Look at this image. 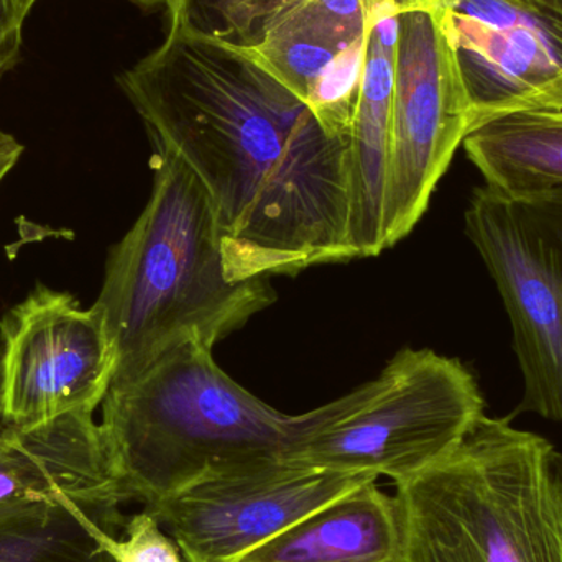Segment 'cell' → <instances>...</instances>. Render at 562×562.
<instances>
[{
	"label": "cell",
	"instance_id": "1",
	"mask_svg": "<svg viewBox=\"0 0 562 562\" xmlns=\"http://www.w3.org/2000/svg\"><path fill=\"white\" fill-rule=\"evenodd\" d=\"M117 82L155 150L206 190L231 280L356 259L350 137L330 134L250 53L168 20L161 45Z\"/></svg>",
	"mask_w": 562,
	"mask_h": 562
},
{
	"label": "cell",
	"instance_id": "2",
	"mask_svg": "<svg viewBox=\"0 0 562 562\" xmlns=\"http://www.w3.org/2000/svg\"><path fill=\"white\" fill-rule=\"evenodd\" d=\"M385 383L382 372L342 398L286 415L234 382L213 350L188 342L132 382L109 389L102 436L122 497L150 508L213 475L293 461Z\"/></svg>",
	"mask_w": 562,
	"mask_h": 562
},
{
	"label": "cell",
	"instance_id": "3",
	"mask_svg": "<svg viewBox=\"0 0 562 562\" xmlns=\"http://www.w3.org/2000/svg\"><path fill=\"white\" fill-rule=\"evenodd\" d=\"M150 200L112 249L95 306L115 353L112 385L188 342L213 347L276 301L270 279L227 276L210 196L173 155L155 150Z\"/></svg>",
	"mask_w": 562,
	"mask_h": 562
},
{
	"label": "cell",
	"instance_id": "4",
	"mask_svg": "<svg viewBox=\"0 0 562 562\" xmlns=\"http://www.w3.org/2000/svg\"><path fill=\"white\" fill-rule=\"evenodd\" d=\"M395 498L402 562H562V452L508 418L484 413Z\"/></svg>",
	"mask_w": 562,
	"mask_h": 562
},
{
	"label": "cell",
	"instance_id": "5",
	"mask_svg": "<svg viewBox=\"0 0 562 562\" xmlns=\"http://www.w3.org/2000/svg\"><path fill=\"white\" fill-rule=\"evenodd\" d=\"M465 234L497 284L524 376L517 412L562 422V187L477 188Z\"/></svg>",
	"mask_w": 562,
	"mask_h": 562
},
{
	"label": "cell",
	"instance_id": "6",
	"mask_svg": "<svg viewBox=\"0 0 562 562\" xmlns=\"http://www.w3.org/2000/svg\"><path fill=\"white\" fill-rule=\"evenodd\" d=\"M383 372L385 386L370 402L311 439L291 462L400 484L451 454L485 413L468 367L435 350H402Z\"/></svg>",
	"mask_w": 562,
	"mask_h": 562
},
{
	"label": "cell",
	"instance_id": "7",
	"mask_svg": "<svg viewBox=\"0 0 562 562\" xmlns=\"http://www.w3.org/2000/svg\"><path fill=\"white\" fill-rule=\"evenodd\" d=\"M471 131V101L438 0L406 7L398 13L383 194L386 249L422 220Z\"/></svg>",
	"mask_w": 562,
	"mask_h": 562
},
{
	"label": "cell",
	"instance_id": "8",
	"mask_svg": "<svg viewBox=\"0 0 562 562\" xmlns=\"http://www.w3.org/2000/svg\"><path fill=\"white\" fill-rule=\"evenodd\" d=\"M115 372L104 314L69 291L36 286L0 319V422L32 426L95 412Z\"/></svg>",
	"mask_w": 562,
	"mask_h": 562
},
{
	"label": "cell",
	"instance_id": "9",
	"mask_svg": "<svg viewBox=\"0 0 562 562\" xmlns=\"http://www.w3.org/2000/svg\"><path fill=\"white\" fill-rule=\"evenodd\" d=\"M375 477L280 461L203 479L145 508L187 562H240L334 498Z\"/></svg>",
	"mask_w": 562,
	"mask_h": 562
},
{
	"label": "cell",
	"instance_id": "10",
	"mask_svg": "<svg viewBox=\"0 0 562 562\" xmlns=\"http://www.w3.org/2000/svg\"><path fill=\"white\" fill-rule=\"evenodd\" d=\"M472 108L562 111V0H438Z\"/></svg>",
	"mask_w": 562,
	"mask_h": 562
},
{
	"label": "cell",
	"instance_id": "11",
	"mask_svg": "<svg viewBox=\"0 0 562 562\" xmlns=\"http://www.w3.org/2000/svg\"><path fill=\"white\" fill-rule=\"evenodd\" d=\"M428 0H294L250 55L300 95L334 135L350 137L370 22L389 3Z\"/></svg>",
	"mask_w": 562,
	"mask_h": 562
},
{
	"label": "cell",
	"instance_id": "12",
	"mask_svg": "<svg viewBox=\"0 0 562 562\" xmlns=\"http://www.w3.org/2000/svg\"><path fill=\"white\" fill-rule=\"evenodd\" d=\"M65 501L86 508H121L125 502L94 413L3 426L0 505Z\"/></svg>",
	"mask_w": 562,
	"mask_h": 562
},
{
	"label": "cell",
	"instance_id": "13",
	"mask_svg": "<svg viewBox=\"0 0 562 562\" xmlns=\"http://www.w3.org/2000/svg\"><path fill=\"white\" fill-rule=\"evenodd\" d=\"M406 5L379 10L367 32L359 101L350 125L349 243L356 259L385 250L383 194L392 131L393 79L398 13Z\"/></svg>",
	"mask_w": 562,
	"mask_h": 562
},
{
	"label": "cell",
	"instance_id": "14",
	"mask_svg": "<svg viewBox=\"0 0 562 562\" xmlns=\"http://www.w3.org/2000/svg\"><path fill=\"white\" fill-rule=\"evenodd\" d=\"M398 504L376 479L316 508L240 562H402Z\"/></svg>",
	"mask_w": 562,
	"mask_h": 562
},
{
	"label": "cell",
	"instance_id": "15",
	"mask_svg": "<svg viewBox=\"0 0 562 562\" xmlns=\"http://www.w3.org/2000/svg\"><path fill=\"white\" fill-rule=\"evenodd\" d=\"M485 184L521 194L562 187V111L502 115L462 142Z\"/></svg>",
	"mask_w": 562,
	"mask_h": 562
},
{
	"label": "cell",
	"instance_id": "16",
	"mask_svg": "<svg viewBox=\"0 0 562 562\" xmlns=\"http://www.w3.org/2000/svg\"><path fill=\"white\" fill-rule=\"evenodd\" d=\"M121 508L72 502L0 505V562H115L105 535H119Z\"/></svg>",
	"mask_w": 562,
	"mask_h": 562
},
{
	"label": "cell",
	"instance_id": "17",
	"mask_svg": "<svg viewBox=\"0 0 562 562\" xmlns=\"http://www.w3.org/2000/svg\"><path fill=\"white\" fill-rule=\"evenodd\" d=\"M294 0H173L168 20L184 30L243 52L260 45L269 26Z\"/></svg>",
	"mask_w": 562,
	"mask_h": 562
},
{
	"label": "cell",
	"instance_id": "18",
	"mask_svg": "<svg viewBox=\"0 0 562 562\" xmlns=\"http://www.w3.org/2000/svg\"><path fill=\"white\" fill-rule=\"evenodd\" d=\"M115 562H181V551L148 510L127 518L119 535H105Z\"/></svg>",
	"mask_w": 562,
	"mask_h": 562
},
{
	"label": "cell",
	"instance_id": "19",
	"mask_svg": "<svg viewBox=\"0 0 562 562\" xmlns=\"http://www.w3.org/2000/svg\"><path fill=\"white\" fill-rule=\"evenodd\" d=\"M25 147L9 132L0 131V184L16 167Z\"/></svg>",
	"mask_w": 562,
	"mask_h": 562
},
{
	"label": "cell",
	"instance_id": "20",
	"mask_svg": "<svg viewBox=\"0 0 562 562\" xmlns=\"http://www.w3.org/2000/svg\"><path fill=\"white\" fill-rule=\"evenodd\" d=\"M36 3H38V0H15L16 10L25 22Z\"/></svg>",
	"mask_w": 562,
	"mask_h": 562
},
{
	"label": "cell",
	"instance_id": "21",
	"mask_svg": "<svg viewBox=\"0 0 562 562\" xmlns=\"http://www.w3.org/2000/svg\"><path fill=\"white\" fill-rule=\"evenodd\" d=\"M131 2L144 7V9H154V7L165 5L168 10L171 3H173V0H131Z\"/></svg>",
	"mask_w": 562,
	"mask_h": 562
}]
</instances>
